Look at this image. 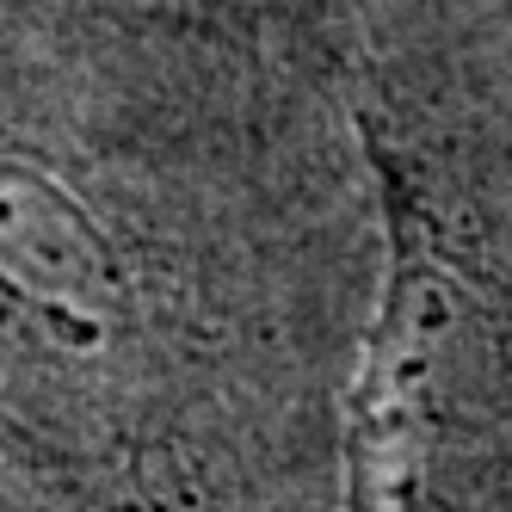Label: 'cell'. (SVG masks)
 Instances as JSON below:
<instances>
[{
  "instance_id": "6da1fadb",
  "label": "cell",
  "mask_w": 512,
  "mask_h": 512,
  "mask_svg": "<svg viewBox=\"0 0 512 512\" xmlns=\"http://www.w3.org/2000/svg\"><path fill=\"white\" fill-rule=\"evenodd\" d=\"M426 266L401 247L389 260L383 321L364 352L346 426V512H414L420 506V371H426Z\"/></svg>"
}]
</instances>
